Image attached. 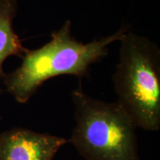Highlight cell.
Listing matches in <instances>:
<instances>
[{
  "label": "cell",
  "mask_w": 160,
  "mask_h": 160,
  "mask_svg": "<svg viewBox=\"0 0 160 160\" xmlns=\"http://www.w3.org/2000/svg\"><path fill=\"white\" fill-rule=\"evenodd\" d=\"M72 24L67 20L53 32L48 43L28 50L22 58L21 65L4 77L6 90L16 101L24 104L37 93L46 81L63 75L79 79L88 77L91 66L108 54V46L120 41L129 28L122 26L113 34L87 43L76 39Z\"/></svg>",
  "instance_id": "cell-1"
},
{
  "label": "cell",
  "mask_w": 160,
  "mask_h": 160,
  "mask_svg": "<svg viewBox=\"0 0 160 160\" xmlns=\"http://www.w3.org/2000/svg\"><path fill=\"white\" fill-rule=\"evenodd\" d=\"M76 125L68 142L85 160H140L137 127L117 102H106L79 85L71 93Z\"/></svg>",
  "instance_id": "cell-2"
},
{
  "label": "cell",
  "mask_w": 160,
  "mask_h": 160,
  "mask_svg": "<svg viewBox=\"0 0 160 160\" xmlns=\"http://www.w3.org/2000/svg\"><path fill=\"white\" fill-rule=\"evenodd\" d=\"M119 61L113 77L117 102L137 128H160V49L129 31L120 40Z\"/></svg>",
  "instance_id": "cell-3"
},
{
  "label": "cell",
  "mask_w": 160,
  "mask_h": 160,
  "mask_svg": "<svg viewBox=\"0 0 160 160\" xmlns=\"http://www.w3.org/2000/svg\"><path fill=\"white\" fill-rule=\"evenodd\" d=\"M68 142L57 136L13 128L0 134V160H52Z\"/></svg>",
  "instance_id": "cell-4"
},
{
  "label": "cell",
  "mask_w": 160,
  "mask_h": 160,
  "mask_svg": "<svg viewBox=\"0 0 160 160\" xmlns=\"http://www.w3.org/2000/svg\"><path fill=\"white\" fill-rule=\"evenodd\" d=\"M17 10V0H0V79L5 75L2 65L7 58L11 56L22 58L28 51L13 30V22ZM2 93L0 88V96Z\"/></svg>",
  "instance_id": "cell-5"
}]
</instances>
